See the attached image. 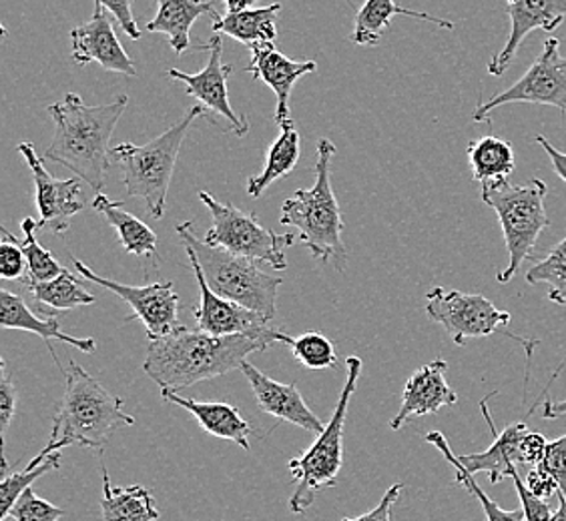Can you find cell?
I'll return each mask as SVG.
<instances>
[{"label": "cell", "instance_id": "obj_1", "mask_svg": "<svg viewBox=\"0 0 566 521\" xmlns=\"http://www.w3.org/2000/svg\"><path fill=\"white\" fill-rule=\"evenodd\" d=\"M294 337L273 329L265 336H211L181 326L169 336L149 339L143 370L161 390H187L201 381L216 380L240 370L251 353L272 345H292Z\"/></svg>", "mask_w": 566, "mask_h": 521}, {"label": "cell", "instance_id": "obj_2", "mask_svg": "<svg viewBox=\"0 0 566 521\" xmlns=\"http://www.w3.org/2000/svg\"><path fill=\"white\" fill-rule=\"evenodd\" d=\"M127 105V95H119L107 105L88 107L75 93H66L63 100L46 109L55 120V137L46 147L44 159L65 167L93 193H101L113 164L111 137Z\"/></svg>", "mask_w": 566, "mask_h": 521}, {"label": "cell", "instance_id": "obj_3", "mask_svg": "<svg viewBox=\"0 0 566 521\" xmlns=\"http://www.w3.org/2000/svg\"><path fill=\"white\" fill-rule=\"evenodd\" d=\"M65 380V393L49 439L56 451L69 446L103 449L113 434L135 424V417L125 412V402L105 390L75 361L69 363Z\"/></svg>", "mask_w": 566, "mask_h": 521}, {"label": "cell", "instance_id": "obj_4", "mask_svg": "<svg viewBox=\"0 0 566 521\" xmlns=\"http://www.w3.org/2000/svg\"><path fill=\"white\" fill-rule=\"evenodd\" d=\"M334 155V142L329 139L317 141L316 183L312 189H297L294 196L283 201L280 223L297 228V241L307 247L314 259L324 265L332 263L338 272H344L348 249L342 241L344 221L329 177Z\"/></svg>", "mask_w": 566, "mask_h": 521}, {"label": "cell", "instance_id": "obj_5", "mask_svg": "<svg viewBox=\"0 0 566 521\" xmlns=\"http://www.w3.org/2000/svg\"><path fill=\"white\" fill-rule=\"evenodd\" d=\"M206 105H196L187 110L184 119L175 123L171 129L145 145L123 142L113 147V163L123 171V185L127 195L145 201L153 219H164L165 201L174 179L175 164L179 151L186 142L189 130L193 129L199 117L208 115Z\"/></svg>", "mask_w": 566, "mask_h": 521}, {"label": "cell", "instance_id": "obj_6", "mask_svg": "<svg viewBox=\"0 0 566 521\" xmlns=\"http://www.w3.org/2000/svg\"><path fill=\"white\" fill-rule=\"evenodd\" d=\"M175 231L184 241V247L196 253L209 287L216 294L272 321L277 311V289L282 287V277L260 269L258 260L241 257L223 247L209 245L206 240H199L193 223L189 221L179 223Z\"/></svg>", "mask_w": 566, "mask_h": 521}, {"label": "cell", "instance_id": "obj_7", "mask_svg": "<svg viewBox=\"0 0 566 521\" xmlns=\"http://www.w3.org/2000/svg\"><path fill=\"white\" fill-rule=\"evenodd\" d=\"M348 378L339 395L338 405L329 424L324 432L317 435L316 442L305 449L300 457L287 464V469L295 481L294 493L290 498V511L302 515L310 510L316 501L322 489L334 488L338 483L339 471L344 464V432H346V417H348L349 403L358 387L361 375V359L349 355L346 359Z\"/></svg>", "mask_w": 566, "mask_h": 521}, {"label": "cell", "instance_id": "obj_8", "mask_svg": "<svg viewBox=\"0 0 566 521\" xmlns=\"http://www.w3.org/2000/svg\"><path fill=\"white\" fill-rule=\"evenodd\" d=\"M545 181L533 179L526 185H512L509 179L484 183L480 199L494 209L501 221L502 233L509 251V267L499 273V283H509L533 255L541 233L551 225L546 215Z\"/></svg>", "mask_w": 566, "mask_h": 521}, {"label": "cell", "instance_id": "obj_9", "mask_svg": "<svg viewBox=\"0 0 566 521\" xmlns=\"http://www.w3.org/2000/svg\"><path fill=\"white\" fill-rule=\"evenodd\" d=\"M201 203L208 206L213 225L206 233V243L223 247L241 257L260 260L270 265L273 272H285L287 259L285 249L292 247L297 235L283 233L277 235L270 228L263 227L255 213H243L231 203H219L216 196L209 195L206 191L199 193Z\"/></svg>", "mask_w": 566, "mask_h": 521}, {"label": "cell", "instance_id": "obj_10", "mask_svg": "<svg viewBox=\"0 0 566 521\" xmlns=\"http://www.w3.org/2000/svg\"><path fill=\"white\" fill-rule=\"evenodd\" d=\"M558 39L548 36L543 44V53L534 61L514 85L492 95L489 100L480 103L472 120H489L491 113L511 103H531V105H548L560 110L566 117V56L558 53Z\"/></svg>", "mask_w": 566, "mask_h": 521}, {"label": "cell", "instance_id": "obj_11", "mask_svg": "<svg viewBox=\"0 0 566 521\" xmlns=\"http://www.w3.org/2000/svg\"><path fill=\"white\" fill-rule=\"evenodd\" d=\"M426 313L447 329L457 345H467L470 339L494 336L511 323V313L499 309L484 295L462 294L444 287L428 291Z\"/></svg>", "mask_w": 566, "mask_h": 521}, {"label": "cell", "instance_id": "obj_12", "mask_svg": "<svg viewBox=\"0 0 566 521\" xmlns=\"http://www.w3.org/2000/svg\"><path fill=\"white\" fill-rule=\"evenodd\" d=\"M73 263H75V272L78 277H83L85 281L97 283L103 289L117 295L125 304L129 305L133 313L127 317V321L139 319L149 339L169 336L181 327L179 323V295L175 291L174 283L159 281L143 285V287H133V285H123V283L101 277L76 257H73Z\"/></svg>", "mask_w": 566, "mask_h": 521}, {"label": "cell", "instance_id": "obj_13", "mask_svg": "<svg viewBox=\"0 0 566 521\" xmlns=\"http://www.w3.org/2000/svg\"><path fill=\"white\" fill-rule=\"evenodd\" d=\"M19 152L29 164L36 187V209H39V228L65 235L71 227V219L85 209L81 196V179H55L46 171L44 159L31 142H21Z\"/></svg>", "mask_w": 566, "mask_h": 521}, {"label": "cell", "instance_id": "obj_14", "mask_svg": "<svg viewBox=\"0 0 566 521\" xmlns=\"http://www.w3.org/2000/svg\"><path fill=\"white\" fill-rule=\"evenodd\" d=\"M186 255L191 269L196 273L199 295H201L199 305L193 309L197 327L201 331L211 333V336H241V333L243 336H265V333H272L273 327H270V319L216 294L209 287L196 253L186 247Z\"/></svg>", "mask_w": 566, "mask_h": 521}, {"label": "cell", "instance_id": "obj_15", "mask_svg": "<svg viewBox=\"0 0 566 521\" xmlns=\"http://www.w3.org/2000/svg\"><path fill=\"white\" fill-rule=\"evenodd\" d=\"M197 51H208V65L196 75H189L184 71L171 68L169 76L175 81L186 83L187 95L196 97L201 105H206L209 110L218 113L221 117L228 119L231 130L238 137H245L250 132V123L231 109L229 105L228 81L233 66L223 63V43H221V34H216L209 43L199 44Z\"/></svg>", "mask_w": 566, "mask_h": 521}, {"label": "cell", "instance_id": "obj_16", "mask_svg": "<svg viewBox=\"0 0 566 521\" xmlns=\"http://www.w3.org/2000/svg\"><path fill=\"white\" fill-rule=\"evenodd\" d=\"M71 43H73V59L78 65L87 66L91 63H97L109 73L137 76L135 61L125 53L107 17V9L103 4H95L91 21L78 24L71 31Z\"/></svg>", "mask_w": 566, "mask_h": 521}, {"label": "cell", "instance_id": "obj_17", "mask_svg": "<svg viewBox=\"0 0 566 521\" xmlns=\"http://www.w3.org/2000/svg\"><path fill=\"white\" fill-rule=\"evenodd\" d=\"M511 19L509 41L492 56L489 73L502 76L512 65L521 44L534 31L555 33L566 19V0H506Z\"/></svg>", "mask_w": 566, "mask_h": 521}, {"label": "cell", "instance_id": "obj_18", "mask_svg": "<svg viewBox=\"0 0 566 521\" xmlns=\"http://www.w3.org/2000/svg\"><path fill=\"white\" fill-rule=\"evenodd\" d=\"M243 375L250 381L251 391L255 395V403L263 413L277 417L280 422L297 425L310 434L319 435L326 425L317 419L316 413L307 407L302 393L295 383H280L268 378L263 371L251 365L245 359L241 363Z\"/></svg>", "mask_w": 566, "mask_h": 521}, {"label": "cell", "instance_id": "obj_19", "mask_svg": "<svg viewBox=\"0 0 566 521\" xmlns=\"http://www.w3.org/2000/svg\"><path fill=\"white\" fill-rule=\"evenodd\" d=\"M316 61H292L277 51L275 43H260L251 46L250 66L245 68L255 81H262L272 88L277 98L275 123L282 127L290 123V97L294 85L304 75L316 71Z\"/></svg>", "mask_w": 566, "mask_h": 521}, {"label": "cell", "instance_id": "obj_20", "mask_svg": "<svg viewBox=\"0 0 566 521\" xmlns=\"http://www.w3.org/2000/svg\"><path fill=\"white\" fill-rule=\"evenodd\" d=\"M447 370L448 363L444 359H434L410 375V380L403 385L400 412L390 422L394 432L402 429V425L415 417L432 415L442 407L457 405L458 395L448 385Z\"/></svg>", "mask_w": 566, "mask_h": 521}, {"label": "cell", "instance_id": "obj_21", "mask_svg": "<svg viewBox=\"0 0 566 521\" xmlns=\"http://www.w3.org/2000/svg\"><path fill=\"white\" fill-rule=\"evenodd\" d=\"M496 395V391L486 395L480 402V412L484 415L486 424L491 427L492 432V446L486 451L480 454H470V456H458L460 464L467 467V471L476 476V474H486L491 483H501L502 479L506 478L509 469L512 466H523V457H521V444L523 437L528 432V425L524 422H514V424L506 425L502 432L496 429V425L492 422L491 410H489V400Z\"/></svg>", "mask_w": 566, "mask_h": 521}, {"label": "cell", "instance_id": "obj_22", "mask_svg": "<svg viewBox=\"0 0 566 521\" xmlns=\"http://www.w3.org/2000/svg\"><path fill=\"white\" fill-rule=\"evenodd\" d=\"M0 327L2 329H14V331H31L34 336L44 339L59 368H61V363L56 359L55 349L51 348V341H61V343H66V345L78 349L83 353H88V355L97 351V341L93 337H81L78 339V337L66 336L61 331L55 316H34L31 307L27 305L21 295L11 294L4 287L0 289Z\"/></svg>", "mask_w": 566, "mask_h": 521}, {"label": "cell", "instance_id": "obj_23", "mask_svg": "<svg viewBox=\"0 0 566 521\" xmlns=\"http://www.w3.org/2000/svg\"><path fill=\"white\" fill-rule=\"evenodd\" d=\"M164 402L174 403L177 407H184L197 419V424L203 427V432L213 437H221L238 444L241 449L250 451L251 425L245 422L238 407L226 402H201L181 397L177 391L161 390Z\"/></svg>", "mask_w": 566, "mask_h": 521}, {"label": "cell", "instance_id": "obj_24", "mask_svg": "<svg viewBox=\"0 0 566 521\" xmlns=\"http://www.w3.org/2000/svg\"><path fill=\"white\" fill-rule=\"evenodd\" d=\"M157 14L151 22H147V33H161L169 36V44L177 55H184L187 49H191L189 31L193 22L209 12L213 19L218 17L213 2L206 0H155Z\"/></svg>", "mask_w": 566, "mask_h": 521}, {"label": "cell", "instance_id": "obj_25", "mask_svg": "<svg viewBox=\"0 0 566 521\" xmlns=\"http://www.w3.org/2000/svg\"><path fill=\"white\" fill-rule=\"evenodd\" d=\"M396 14L432 22V24H438L447 31L454 29V22L440 19V17H432L428 12L403 9V7L396 4V0H366V4L356 14V24H354V33L349 34V41L361 44V46H376L380 43L384 33L390 29Z\"/></svg>", "mask_w": 566, "mask_h": 521}, {"label": "cell", "instance_id": "obj_26", "mask_svg": "<svg viewBox=\"0 0 566 521\" xmlns=\"http://www.w3.org/2000/svg\"><path fill=\"white\" fill-rule=\"evenodd\" d=\"M93 209L107 219L111 227L119 235L120 247L129 255L157 259V235L142 219L123 209L120 201H113L105 193H95Z\"/></svg>", "mask_w": 566, "mask_h": 521}, {"label": "cell", "instance_id": "obj_27", "mask_svg": "<svg viewBox=\"0 0 566 521\" xmlns=\"http://www.w3.org/2000/svg\"><path fill=\"white\" fill-rule=\"evenodd\" d=\"M101 518L103 521H157L161 511L157 510L149 489L143 486L117 488L111 483L107 467L103 466Z\"/></svg>", "mask_w": 566, "mask_h": 521}, {"label": "cell", "instance_id": "obj_28", "mask_svg": "<svg viewBox=\"0 0 566 521\" xmlns=\"http://www.w3.org/2000/svg\"><path fill=\"white\" fill-rule=\"evenodd\" d=\"M282 12V4L273 2L263 9H243V11L228 12L226 17L218 14L213 19V33L226 34L240 43L253 46L260 43H275L277 29L275 21Z\"/></svg>", "mask_w": 566, "mask_h": 521}, {"label": "cell", "instance_id": "obj_29", "mask_svg": "<svg viewBox=\"0 0 566 521\" xmlns=\"http://www.w3.org/2000/svg\"><path fill=\"white\" fill-rule=\"evenodd\" d=\"M280 129V137L270 145L262 173L248 179L245 189L253 199H260L275 181L292 173L300 161V132L295 129L294 120L285 123Z\"/></svg>", "mask_w": 566, "mask_h": 521}, {"label": "cell", "instance_id": "obj_30", "mask_svg": "<svg viewBox=\"0 0 566 521\" xmlns=\"http://www.w3.org/2000/svg\"><path fill=\"white\" fill-rule=\"evenodd\" d=\"M467 155L472 167V179L479 181L480 185L509 179L516 167L512 142L499 139L494 135L470 141Z\"/></svg>", "mask_w": 566, "mask_h": 521}, {"label": "cell", "instance_id": "obj_31", "mask_svg": "<svg viewBox=\"0 0 566 521\" xmlns=\"http://www.w3.org/2000/svg\"><path fill=\"white\" fill-rule=\"evenodd\" d=\"M24 285L39 304V309H44V305H49L56 311H69L97 301V297L88 294L85 285H81L78 277L69 272L51 281H24Z\"/></svg>", "mask_w": 566, "mask_h": 521}, {"label": "cell", "instance_id": "obj_32", "mask_svg": "<svg viewBox=\"0 0 566 521\" xmlns=\"http://www.w3.org/2000/svg\"><path fill=\"white\" fill-rule=\"evenodd\" d=\"M61 451H56L51 444L44 446L43 451L34 457L24 471H14L12 476H4L0 481V521L9 520L12 506L19 501L22 493L33 488L34 481L43 478L44 474L59 469Z\"/></svg>", "mask_w": 566, "mask_h": 521}, {"label": "cell", "instance_id": "obj_33", "mask_svg": "<svg viewBox=\"0 0 566 521\" xmlns=\"http://www.w3.org/2000/svg\"><path fill=\"white\" fill-rule=\"evenodd\" d=\"M426 442L432 444L442 456L447 457L448 464L454 467L458 483H460L462 488L469 489L470 493L480 501V506H482V510H484V515H486V521H526L524 510H502L501 506L492 500L491 496H486V493L482 491L474 476L467 471V467L460 464L458 456H454V451L450 449V444H448L444 434L430 432V434H426Z\"/></svg>", "mask_w": 566, "mask_h": 521}, {"label": "cell", "instance_id": "obj_34", "mask_svg": "<svg viewBox=\"0 0 566 521\" xmlns=\"http://www.w3.org/2000/svg\"><path fill=\"white\" fill-rule=\"evenodd\" d=\"M21 227L24 233L21 247L24 251L27 263H29V275L22 281H51L59 275H63L66 272L65 267L53 257L51 251L44 249L36 240V231H41L39 219H22Z\"/></svg>", "mask_w": 566, "mask_h": 521}, {"label": "cell", "instance_id": "obj_35", "mask_svg": "<svg viewBox=\"0 0 566 521\" xmlns=\"http://www.w3.org/2000/svg\"><path fill=\"white\" fill-rule=\"evenodd\" d=\"M526 281L531 285L546 283L548 299L556 305H566V237L545 259L528 269Z\"/></svg>", "mask_w": 566, "mask_h": 521}, {"label": "cell", "instance_id": "obj_36", "mask_svg": "<svg viewBox=\"0 0 566 521\" xmlns=\"http://www.w3.org/2000/svg\"><path fill=\"white\" fill-rule=\"evenodd\" d=\"M294 358L307 370H332L338 365V353L334 343L324 333L310 331L292 341Z\"/></svg>", "mask_w": 566, "mask_h": 521}, {"label": "cell", "instance_id": "obj_37", "mask_svg": "<svg viewBox=\"0 0 566 521\" xmlns=\"http://www.w3.org/2000/svg\"><path fill=\"white\" fill-rule=\"evenodd\" d=\"M63 515H65V510L56 508L55 503H51V501L39 498L33 488H29L22 493L9 513V518L14 521H61Z\"/></svg>", "mask_w": 566, "mask_h": 521}, {"label": "cell", "instance_id": "obj_38", "mask_svg": "<svg viewBox=\"0 0 566 521\" xmlns=\"http://www.w3.org/2000/svg\"><path fill=\"white\" fill-rule=\"evenodd\" d=\"M17 385L12 381L11 373L7 370V363L0 361V454H2V476H7V456H4V439H7V429L11 425L14 412H17Z\"/></svg>", "mask_w": 566, "mask_h": 521}, {"label": "cell", "instance_id": "obj_39", "mask_svg": "<svg viewBox=\"0 0 566 521\" xmlns=\"http://www.w3.org/2000/svg\"><path fill=\"white\" fill-rule=\"evenodd\" d=\"M4 240L0 243V277L4 281H17L24 279L29 275V263L24 257V251L21 245H17V240L12 237L7 228H2Z\"/></svg>", "mask_w": 566, "mask_h": 521}, {"label": "cell", "instance_id": "obj_40", "mask_svg": "<svg viewBox=\"0 0 566 521\" xmlns=\"http://www.w3.org/2000/svg\"><path fill=\"white\" fill-rule=\"evenodd\" d=\"M538 467H543L546 474L553 476L558 483V491L566 498V435L555 442H548L545 459Z\"/></svg>", "mask_w": 566, "mask_h": 521}, {"label": "cell", "instance_id": "obj_41", "mask_svg": "<svg viewBox=\"0 0 566 521\" xmlns=\"http://www.w3.org/2000/svg\"><path fill=\"white\" fill-rule=\"evenodd\" d=\"M95 4H103L117 19L120 29L125 31L129 39H133V41L142 39V29L133 17V0H95Z\"/></svg>", "mask_w": 566, "mask_h": 521}, {"label": "cell", "instance_id": "obj_42", "mask_svg": "<svg viewBox=\"0 0 566 521\" xmlns=\"http://www.w3.org/2000/svg\"><path fill=\"white\" fill-rule=\"evenodd\" d=\"M403 483H394L392 488L384 493L380 503L374 510L359 515V518H344L342 521H392V510L396 501L402 496Z\"/></svg>", "mask_w": 566, "mask_h": 521}, {"label": "cell", "instance_id": "obj_43", "mask_svg": "<svg viewBox=\"0 0 566 521\" xmlns=\"http://www.w3.org/2000/svg\"><path fill=\"white\" fill-rule=\"evenodd\" d=\"M546 446H548V442H546L545 435L528 429L523 437V444H521L523 466H541L545 459Z\"/></svg>", "mask_w": 566, "mask_h": 521}, {"label": "cell", "instance_id": "obj_44", "mask_svg": "<svg viewBox=\"0 0 566 521\" xmlns=\"http://www.w3.org/2000/svg\"><path fill=\"white\" fill-rule=\"evenodd\" d=\"M524 483L541 500H551L553 496L558 493V483H556L551 474H546L543 467L536 466L534 469H531Z\"/></svg>", "mask_w": 566, "mask_h": 521}, {"label": "cell", "instance_id": "obj_45", "mask_svg": "<svg viewBox=\"0 0 566 521\" xmlns=\"http://www.w3.org/2000/svg\"><path fill=\"white\" fill-rule=\"evenodd\" d=\"M536 142L545 149L548 159H551V164H553V169H555V173L566 183V152L558 151L543 135L536 137Z\"/></svg>", "mask_w": 566, "mask_h": 521}, {"label": "cell", "instance_id": "obj_46", "mask_svg": "<svg viewBox=\"0 0 566 521\" xmlns=\"http://www.w3.org/2000/svg\"><path fill=\"white\" fill-rule=\"evenodd\" d=\"M543 415H545V419H556V417H563L566 415V400L565 402H553V400H548L543 405Z\"/></svg>", "mask_w": 566, "mask_h": 521}, {"label": "cell", "instance_id": "obj_47", "mask_svg": "<svg viewBox=\"0 0 566 521\" xmlns=\"http://www.w3.org/2000/svg\"><path fill=\"white\" fill-rule=\"evenodd\" d=\"M223 2L228 7V12H238L243 11V9H251L258 0H223Z\"/></svg>", "mask_w": 566, "mask_h": 521}, {"label": "cell", "instance_id": "obj_48", "mask_svg": "<svg viewBox=\"0 0 566 521\" xmlns=\"http://www.w3.org/2000/svg\"><path fill=\"white\" fill-rule=\"evenodd\" d=\"M556 498H558V508L553 513V521H566V498L560 491L556 493Z\"/></svg>", "mask_w": 566, "mask_h": 521}, {"label": "cell", "instance_id": "obj_49", "mask_svg": "<svg viewBox=\"0 0 566 521\" xmlns=\"http://www.w3.org/2000/svg\"><path fill=\"white\" fill-rule=\"evenodd\" d=\"M565 365H566V358H565V361H563V363H560V365H558V370L555 371V375H553V378H551V381H548V385H546V390H548V387H551V383H553V381H555L556 378H558V375H560V371L565 370Z\"/></svg>", "mask_w": 566, "mask_h": 521}]
</instances>
